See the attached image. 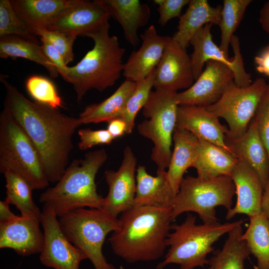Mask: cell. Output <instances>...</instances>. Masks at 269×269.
I'll list each match as a JSON object with an SVG mask.
<instances>
[{
    "label": "cell",
    "instance_id": "36",
    "mask_svg": "<svg viewBox=\"0 0 269 269\" xmlns=\"http://www.w3.org/2000/svg\"><path fill=\"white\" fill-rule=\"evenodd\" d=\"M29 94L36 102L58 109L63 103L54 84L47 78L39 75L29 77L25 81Z\"/></svg>",
    "mask_w": 269,
    "mask_h": 269
},
{
    "label": "cell",
    "instance_id": "33",
    "mask_svg": "<svg viewBox=\"0 0 269 269\" xmlns=\"http://www.w3.org/2000/svg\"><path fill=\"white\" fill-rule=\"evenodd\" d=\"M252 0H224L219 27L221 42L219 48L229 57L228 48L234 32L242 20Z\"/></svg>",
    "mask_w": 269,
    "mask_h": 269
},
{
    "label": "cell",
    "instance_id": "6",
    "mask_svg": "<svg viewBox=\"0 0 269 269\" xmlns=\"http://www.w3.org/2000/svg\"><path fill=\"white\" fill-rule=\"evenodd\" d=\"M11 170L24 178L33 190L49 182L40 156L29 137L4 108L0 114V172Z\"/></svg>",
    "mask_w": 269,
    "mask_h": 269
},
{
    "label": "cell",
    "instance_id": "7",
    "mask_svg": "<svg viewBox=\"0 0 269 269\" xmlns=\"http://www.w3.org/2000/svg\"><path fill=\"white\" fill-rule=\"evenodd\" d=\"M61 229L67 238L83 252L95 269H117L102 252L108 234L120 227L119 219L103 208H79L60 217Z\"/></svg>",
    "mask_w": 269,
    "mask_h": 269
},
{
    "label": "cell",
    "instance_id": "16",
    "mask_svg": "<svg viewBox=\"0 0 269 269\" xmlns=\"http://www.w3.org/2000/svg\"><path fill=\"white\" fill-rule=\"evenodd\" d=\"M110 14L94 0H80L54 17L46 29L61 32L69 36H86L111 18Z\"/></svg>",
    "mask_w": 269,
    "mask_h": 269
},
{
    "label": "cell",
    "instance_id": "45",
    "mask_svg": "<svg viewBox=\"0 0 269 269\" xmlns=\"http://www.w3.org/2000/svg\"><path fill=\"white\" fill-rule=\"evenodd\" d=\"M259 21L263 30L269 34V1L265 3L261 9Z\"/></svg>",
    "mask_w": 269,
    "mask_h": 269
},
{
    "label": "cell",
    "instance_id": "49",
    "mask_svg": "<svg viewBox=\"0 0 269 269\" xmlns=\"http://www.w3.org/2000/svg\"><path fill=\"white\" fill-rule=\"evenodd\" d=\"M208 269H210V268H208Z\"/></svg>",
    "mask_w": 269,
    "mask_h": 269
},
{
    "label": "cell",
    "instance_id": "35",
    "mask_svg": "<svg viewBox=\"0 0 269 269\" xmlns=\"http://www.w3.org/2000/svg\"><path fill=\"white\" fill-rule=\"evenodd\" d=\"M16 36L39 44L37 36L19 17L9 0H0V37Z\"/></svg>",
    "mask_w": 269,
    "mask_h": 269
},
{
    "label": "cell",
    "instance_id": "11",
    "mask_svg": "<svg viewBox=\"0 0 269 269\" xmlns=\"http://www.w3.org/2000/svg\"><path fill=\"white\" fill-rule=\"evenodd\" d=\"M57 217L51 206L43 204L40 222L44 241L40 253V262L54 269H79L81 262L88 257L67 238Z\"/></svg>",
    "mask_w": 269,
    "mask_h": 269
},
{
    "label": "cell",
    "instance_id": "3",
    "mask_svg": "<svg viewBox=\"0 0 269 269\" xmlns=\"http://www.w3.org/2000/svg\"><path fill=\"white\" fill-rule=\"evenodd\" d=\"M110 27L108 22L88 34L86 36L93 39V47L76 65L68 66L61 76L73 86L78 102L90 90L102 92L113 86L123 73L126 49L116 36L110 35Z\"/></svg>",
    "mask_w": 269,
    "mask_h": 269
},
{
    "label": "cell",
    "instance_id": "15",
    "mask_svg": "<svg viewBox=\"0 0 269 269\" xmlns=\"http://www.w3.org/2000/svg\"><path fill=\"white\" fill-rule=\"evenodd\" d=\"M190 56L172 37H169L162 57L155 69L153 87L177 91L190 88L194 80Z\"/></svg>",
    "mask_w": 269,
    "mask_h": 269
},
{
    "label": "cell",
    "instance_id": "26",
    "mask_svg": "<svg viewBox=\"0 0 269 269\" xmlns=\"http://www.w3.org/2000/svg\"><path fill=\"white\" fill-rule=\"evenodd\" d=\"M238 160L235 155L221 147L198 139L193 167L196 169L197 176L201 178L231 177Z\"/></svg>",
    "mask_w": 269,
    "mask_h": 269
},
{
    "label": "cell",
    "instance_id": "23",
    "mask_svg": "<svg viewBox=\"0 0 269 269\" xmlns=\"http://www.w3.org/2000/svg\"><path fill=\"white\" fill-rule=\"evenodd\" d=\"M175 195L166 170H157L156 175L153 176L148 173L144 166H138L134 207L171 208Z\"/></svg>",
    "mask_w": 269,
    "mask_h": 269
},
{
    "label": "cell",
    "instance_id": "47",
    "mask_svg": "<svg viewBox=\"0 0 269 269\" xmlns=\"http://www.w3.org/2000/svg\"><path fill=\"white\" fill-rule=\"evenodd\" d=\"M264 50H269V45H268Z\"/></svg>",
    "mask_w": 269,
    "mask_h": 269
},
{
    "label": "cell",
    "instance_id": "40",
    "mask_svg": "<svg viewBox=\"0 0 269 269\" xmlns=\"http://www.w3.org/2000/svg\"><path fill=\"white\" fill-rule=\"evenodd\" d=\"M189 0H154L158 5L157 10L159 14L158 23L161 26L165 25L170 19L180 18L182 8L188 4Z\"/></svg>",
    "mask_w": 269,
    "mask_h": 269
},
{
    "label": "cell",
    "instance_id": "44",
    "mask_svg": "<svg viewBox=\"0 0 269 269\" xmlns=\"http://www.w3.org/2000/svg\"><path fill=\"white\" fill-rule=\"evenodd\" d=\"M9 205L5 200L0 201V222L9 221L19 216L11 211Z\"/></svg>",
    "mask_w": 269,
    "mask_h": 269
},
{
    "label": "cell",
    "instance_id": "10",
    "mask_svg": "<svg viewBox=\"0 0 269 269\" xmlns=\"http://www.w3.org/2000/svg\"><path fill=\"white\" fill-rule=\"evenodd\" d=\"M267 85L263 78L256 79L246 87L238 86L232 80L220 99L206 107L226 121L229 129L226 137L239 138L246 133L255 117Z\"/></svg>",
    "mask_w": 269,
    "mask_h": 269
},
{
    "label": "cell",
    "instance_id": "17",
    "mask_svg": "<svg viewBox=\"0 0 269 269\" xmlns=\"http://www.w3.org/2000/svg\"><path fill=\"white\" fill-rule=\"evenodd\" d=\"M40 216L20 215L0 222V248L12 249L22 256L40 253L44 241L40 228Z\"/></svg>",
    "mask_w": 269,
    "mask_h": 269
},
{
    "label": "cell",
    "instance_id": "19",
    "mask_svg": "<svg viewBox=\"0 0 269 269\" xmlns=\"http://www.w3.org/2000/svg\"><path fill=\"white\" fill-rule=\"evenodd\" d=\"M142 44L133 51L126 63L122 74L126 80L137 82L145 79L159 63L169 36L159 35L153 25L140 35Z\"/></svg>",
    "mask_w": 269,
    "mask_h": 269
},
{
    "label": "cell",
    "instance_id": "31",
    "mask_svg": "<svg viewBox=\"0 0 269 269\" xmlns=\"http://www.w3.org/2000/svg\"><path fill=\"white\" fill-rule=\"evenodd\" d=\"M250 218L241 238L257 261L258 269H269V222L262 212Z\"/></svg>",
    "mask_w": 269,
    "mask_h": 269
},
{
    "label": "cell",
    "instance_id": "1",
    "mask_svg": "<svg viewBox=\"0 0 269 269\" xmlns=\"http://www.w3.org/2000/svg\"><path fill=\"white\" fill-rule=\"evenodd\" d=\"M0 81L5 90L4 108L33 143L49 183L57 182L67 167L72 137L81 125L78 118L29 100L2 76Z\"/></svg>",
    "mask_w": 269,
    "mask_h": 269
},
{
    "label": "cell",
    "instance_id": "27",
    "mask_svg": "<svg viewBox=\"0 0 269 269\" xmlns=\"http://www.w3.org/2000/svg\"><path fill=\"white\" fill-rule=\"evenodd\" d=\"M79 0H10V2L15 12L31 31L34 28H45L61 12Z\"/></svg>",
    "mask_w": 269,
    "mask_h": 269
},
{
    "label": "cell",
    "instance_id": "28",
    "mask_svg": "<svg viewBox=\"0 0 269 269\" xmlns=\"http://www.w3.org/2000/svg\"><path fill=\"white\" fill-rule=\"evenodd\" d=\"M135 86V82L126 80L104 101L86 106L78 117L81 125L108 122L119 118Z\"/></svg>",
    "mask_w": 269,
    "mask_h": 269
},
{
    "label": "cell",
    "instance_id": "18",
    "mask_svg": "<svg viewBox=\"0 0 269 269\" xmlns=\"http://www.w3.org/2000/svg\"><path fill=\"white\" fill-rule=\"evenodd\" d=\"M175 127L187 131L198 139L214 144L233 154L226 142L228 128L206 107L179 105Z\"/></svg>",
    "mask_w": 269,
    "mask_h": 269
},
{
    "label": "cell",
    "instance_id": "9",
    "mask_svg": "<svg viewBox=\"0 0 269 269\" xmlns=\"http://www.w3.org/2000/svg\"><path fill=\"white\" fill-rule=\"evenodd\" d=\"M177 94V91L169 89L151 91L142 108L146 119L137 126L139 134L153 144L150 157L157 170H166L169 164L179 106Z\"/></svg>",
    "mask_w": 269,
    "mask_h": 269
},
{
    "label": "cell",
    "instance_id": "43",
    "mask_svg": "<svg viewBox=\"0 0 269 269\" xmlns=\"http://www.w3.org/2000/svg\"><path fill=\"white\" fill-rule=\"evenodd\" d=\"M257 65V70L269 77V50H264L263 52L254 58Z\"/></svg>",
    "mask_w": 269,
    "mask_h": 269
},
{
    "label": "cell",
    "instance_id": "5",
    "mask_svg": "<svg viewBox=\"0 0 269 269\" xmlns=\"http://www.w3.org/2000/svg\"><path fill=\"white\" fill-rule=\"evenodd\" d=\"M196 216L188 214L180 224H173L166 241L169 249L157 269H163L170 264L179 266V269H195L208 264L207 256L213 244L235 226L244 222L240 219L223 224L219 222L198 225Z\"/></svg>",
    "mask_w": 269,
    "mask_h": 269
},
{
    "label": "cell",
    "instance_id": "25",
    "mask_svg": "<svg viewBox=\"0 0 269 269\" xmlns=\"http://www.w3.org/2000/svg\"><path fill=\"white\" fill-rule=\"evenodd\" d=\"M172 139L174 148L166 175L176 194L185 172L188 168L193 167L195 162L198 139L190 132L175 127Z\"/></svg>",
    "mask_w": 269,
    "mask_h": 269
},
{
    "label": "cell",
    "instance_id": "34",
    "mask_svg": "<svg viewBox=\"0 0 269 269\" xmlns=\"http://www.w3.org/2000/svg\"><path fill=\"white\" fill-rule=\"evenodd\" d=\"M154 77L155 69L145 79L136 83L135 89L119 117L126 123L127 134L132 133L136 116L148 99L154 86Z\"/></svg>",
    "mask_w": 269,
    "mask_h": 269
},
{
    "label": "cell",
    "instance_id": "30",
    "mask_svg": "<svg viewBox=\"0 0 269 269\" xmlns=\"http://www.w3.org/2000/svg\"><path fill=\"white\" fill-rule=\"evenodd\" d=\"M1 58H25L43 66L51 78L59 74L55 65L45 55L41 45L16 36L0 37Z\"/></svg>",
    "mask_w": 269,
    "mask_h": 269
},
{
    "label": "cell",
    "instance_id": "12",
    "mask_svg": "<svg viewBox=\"0 0 269 269\" xmlns=\"http://www.w3.org/2000/svg\"><path fill=\"white\" fill-rule=\"evenodd\" d=\"M212 25L208 23L201 27L190 42L193 48L190 58L195 80L201 74L206 62L212 60L221 62L232 70L234 76V81L238 86L246 87L249 86L252 83V77L244 68L239 38L234 34L231 37L230 44L234 56L230 60L214 43L211 33Z\"/></svg>",
    "mask_w": 269,
    "mask_h": 269
},
{
    "label": "cell",
    "instance_id": "2",
    "mask_svg": "<svg viewBox=\"0 0 269 269\" xmlns=\"http://www.w3.org/2000/svg\"><path fill=\"white\" fill-rule=\"evenodd\" d=\"M109 239L113 252L128 263L162 257L171 230V208L134 207L123 213Z\"/></svg>",
    "mask_w": 269,
    "mask_h": 269
},
{
    "label": "cell",
    "instance_id": "29",
    "mask_svg": "<svg viewBox=\"0 0 269 269\" xmlns=\"http://www.w3.org/2000/svg\"><path fill=\"white\" fill-rule=\"evenodd\" d=\"M242 222L228 233L221 249L217 250L208 259L210 269H245V261L251 255L246 242L241 239Z\"/></svg>",
    "mask_w": 269,
    "mask_h": 269
},
{
    "label": "cell",
    "instance_id": "8",
    "mask_svg": "<svg viewBox=\"0 0 269 269\" xmlns=\"http://www.w3.org/2000/svg\"><path fill=\"white\" fill-rule=\"evenodd\" d=\"M235 194V186L230 176L184 177L172 202V220L184 212H193L203 223L218 222L215 208L223 206L227 210L230 209Z\"/></svg>",
    "mask_w": 269,
    "mask_h": 269
},
{
    "label": "cell",
    "instance_id": "21",
    "mask_svg": "<svg viewBox=\"0 0 269 269\" xmlns=\"http://www.w3.org/2000/svg\"><path fill=\"white\" fill-rule=\"evenodd\" d=\"M121 26L125 39L133 46L140 41L137 31L146 25L150 18L148 4L139 0H95Z\"/></svg>",
    "mask_w": 269,
    "mask_h": 269
},
{
    "label": "cell",
    "instance_id": "22",
    "mask_svg": "<svg viewBox=\"0 0 269 269\" xmlns=\"http://www.w3.org/2000/svg\"><path fill=\"white\" fill-rule=\"evenodd\" d=\"M226 142L233 154L247 163L257 173L264 188L269 178V157L260 136L254 118L246 133L240 137H226Z\"/></svg>",
    "mask_w": 269,
    "mask_h": 269
},
{
    "label": "cell",
    "instance_id": "41",
    "mask_svg": "<svg viewBox=\"0 0 269 269\" xmlns=\"http://www.w3.org/2000/svg\"><path fill=\"white\" fill-rule=\"evenodd\" d=\"M42 49L49 60L56 67L59 74L62 76L66 71L68 66L60 53L47 42L41 40Z\"/></svg>",
    "mask_w": 269,
    "mask_h": 269
},
{
    "label": "cell",
    "instance_id": "4",
    "mask_svg": "<svg viewBox=\"0 0 269 269\" xmlns=\"http://www.w3.org/2000/svg\"><path fill=\"white\" fill-rule=\"evenodd\" d=\"M107 159L101 148L74 160L56 185L41 194L40 202L51 206L58 217L79 208H102L104 198L97 192L95 177Z\"/></svg>",
    "mask_w": 269,
    "mask_h": 269
},
{
    "label": "cell",
    "instance_id": "37",
    "mask_svg": "<svg viewBox=\"0 0 269 269\" xmlns=\"http://www.w3.org/2000/svg\"><path fill=\"white\" fill-rule=\"evenodd\" d=\"M31 31L36 36H39L41 40L47 42L55 48L62 56L67 65L73 61V46L76 37L43 28H34Z\"/></svg>",
    "mask_w": 269,
    "mask_h": 269
},
{
    "label": "cell",
    "instance_id": "42",
    "mask_svg": "<svg viewBox=\"0 0 269 269\" xmlns=\"http://www.w3.org/2000/svg\"><path fill=\"white\" fill-rule=\"evenodd\" d=\"M107 130L115 139L127 134V127L126 123L123 119L117 118L108 122Z\"/></svg>",
    "mask_w": 269,
    "mask_h": 269
},
{
    "label": "cell",
    "instance_id": "24",
    "mask_svg": "<svg viewBox=\"0 0 269 269\" xmlns=\"http://www.w3.org/2000/svg\"><path fill=\"white\" fill-rule=\"evenodd\" d=\"M222 6H211L207 0H190L186 11L181 15L177 30L172 37L186 49L194 34L208 23L219 26Z\"/></svg>",
    "mask_w": 269,
    "mask_h": 269
},
{
    "label": "cell",
    "instance_id": "48",
    "mask_svg": "<svg viewBox=\"0 0 269 269\" xmlns=\"http://www.w3.org/2000/svg\"><path fill=\"white\" fill-rule=\"evenodd\" d=\"M119 269H126L124 266H121Z\"/></svg>",
    "mask_w": 269,
    "mask_h": 269
},
{
    "label": "cell",
    "instance_id": "39",
    "mask_svg": "<svg viewBox=\"0 0 269 269\" xmlns=\"http://www.w3.org/2000/svg\"><path fill=\"white\" fill-rule=\"evenodd\" d=\"M80 141L79 148L85 150L99 144H110L114 138L107 130H92L89 128L81 129L78 131Z\"/></svg>",
    "mask_w": 269,
    "mask_h": 269
},
{
    "label": "cell",
    "instance_id": "20",
    "mask_svg": "<svg viewBox=\"0 0 269 269\" xmlns=\"http://www.w3.org/2000/svg\"><path fill=\"white\" fill-rule=\"evenodd\" d=\"M231 177L235 186L237 201L235 206L227 210L226 219L230 220L241 214L251 217L261 213L264 188L254 169L238 159Z\"/></svg>",
    "mask_w": 269,
    "mask_h": 269
},
{
    "label": "cell",
    "instance_id": "13",
    "mask_svg": "<svg viewBox=\"0 0 269 269\" xmlns=\"http://www.w3.org/2000/svg\"><path fill=\"white\" fill-rule=\"evenodd\" d=\"M136 164V157L133 150L130 146H127L119 169L105 172L109 190L104 198L102 208L115 217L134 206Z\"/></svg>",
    "mask_w": 269,
    "mask_h": 269
},
{
    "label": "cell",
    "instance_id": "46",
    "mask_svg": "<svg viewBox=\"0 0 269 269\" xmlns=\"http://www.w3.org/2000/svg\"><path fill=\"white\" fill-rule=\"evenodd\" d=\"M261 208L262 212L264 213L269 222V178L264 190Z\"/></svg>",
    "mask_w": 269,
    "mask_h": 269
},
{
    "label": "cell",
    "instance_id": "38",
    "mask_svg": "<svg viewBox=\"0 0 269 269\" xmlns=\"http://www.w3.org/2000/svg\"><path fill=\"white\" fill-rule=\"evenodd\" d=\"M254 118L258 130L269 157V84L256 111Z\"/></svg>",
    "mask_w": 269,
    "mask_h": 269
},
{
    "label": "cell",
    "instance_id": "32",
    "mask_svg": "<svg viewBox=\"0 0 269 269\" xmlns=\"http://www.w3.org/2000/svg\"><path fill=\"white\" fill-rule=\"evenodd\" d=\"M3 174L6 182L5 200L14 205L22 216H40L41 211L33 200V189L28 183L11 170H6Z\"/></svg>",
    "mask_w": 269,
    "mask_h": 269
},
{
    "label": "cell",
    "instance_id": "14",
    "mask_svg": "<svg viewBox=\"0 0 269 269\" xmlns=\"http://www.w3.org/2000/svg\"><path fill=\"white\" fill-rule=\"evenodd\" d=\"M234 76L226 65L209 60L201 74L187 89L178 93V105L207 107L217 102Z\"/></svg>",
    "mask_w": 269,
    "mask_h": 269
}]
</instances>
